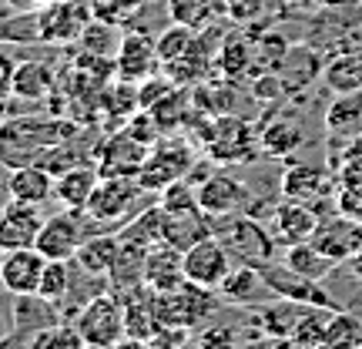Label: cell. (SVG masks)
<instances>
[{
    "mask_svg": "<svg viewBox=\"0 0 362 349\" xmlns=\"http://www.w3.org/2000/svg\"><path fill=\"white\" fill-rule=\"evenodd\" d=\"M151 306H155V316L161 326L194 329V326H202L205 319L215 316V309L221 306V296L215 289H205V285L185 279L168 292H155L151 289Z\"/></svg>",
    "mask_w": 362,
    "mask_h": 349,
    "instance_id": "cell-1",
    "label": "cell"
},
{
    "mask_svg": "<svg viewBox=\"0 0 362 349\" xmlns=\"http://www.w3.org/2000/svg\"><path fill=\"white\" fill-rule=\"evenodd\" d=\"M211 235H218L225 248L232 252L235 262H252V265H265L272 262L275 242L272 235L259 225L255 215L248 212H232V215H215L211 219Z\"/></svg>",
    "mask_w": 362,
    "mask_h": 349,
    "instance_id": "cell-2",
    "label": "cell"
},
{
    "mask_svg": "<svg viewBox=\"0 0 362 349\" xmlns=\"http://www.w3.org/2000/svg\"><path fill=\"white\" fill-rule=\"evenodd\" d=\"M84 346H117L124 343V306L115 292H98L74 316Z\"/></svg>",
    "mask_w": 362,
    "mask_h": 349,
    "instance_id": "cell-3",
    "label": "cell"
},
{
    "mask_svg": "<svg viewBox=\"0 0 362 349\" xmlns=\"http://www.w3.org/2000/svg\"><path fill=\"white\" fill-rule=\"evenodd\" d=\"M259 128L245 121V118H235V115H221L215 118V135L208 142V158L211 161H232V165H245L252 158L259 155Z\"/></svg>",
    "mask_w": 362,
    "mask_h": 349,
    "instance_id": "cell-4",
    "label": "cell"
},
{
    "mask_svg": "<svg viewBox=\"0 0 362 349\" xmlns=\"http://www.w3.org/2000/svg\"><path fill=\"white\" fill-rule=\"evenodd\" d=\"M88 215L78 208H61L57 215L44 219L40 235L34 248L44 259H74V252L81 248V242L88 239Z\"/></svg>",
    "mask_w": 362,
    "mask_h": 349,
    "instance_id": "cell-5",
    "label": "cell"
},
{
    "mask_svg": "<svg viewBox=\"0 0 362 349\" xmlns=\"http://www.w3.org/2000/svg\"><path fill=\"white\" fill-rule=\"evenodd\" d=\"M192 168H194L192 144L188 142H165V144H155V148H151L144 168L138 171V181H141L144 192L161 195L171 181H181Z\"/></svg>",
    "mask_w": 362,
    "mask_h": 349,
    "instance_id": "cell-6",
    "label": "cell"
},
{
    "mask_svg": "<svg viewBox=\"0 0 362 349\" xmlns=\"http://www.w3.org/2000/svg\"><path fill=\"white\" fill-rule=\"evenodd\" d=\"M141 195L144 188L138 178H101L94 195H90L88 208H84V215H88L90 225H98V222H121L131 215V208L138 205Z\"/></svg>",
    "mask_w": 362,
    "mask_h": 349,
    "instance_id": "cell-7",
    "label": "cell"
},
{
    "mask_svg": "<svg viewBox=\"0 0 362 349\" xmlns=\"http://www.w3.org/2000/svg\"><path fill=\"white\" fill-rule=\"evenodd\" d=\"M13 299V326L7 336H0V346H7V343H27L30 346V339L37 336L40 329H47L54 323H64V316L57 309V302L51 299L37 296V292H27V296H11Z\"/></svg>",
    "mask_w": 362,
    "mask_h": 349,
    "instance_id": "cell-8",
    "label": "cell"
},
{
    "mask_svg": "<svg viewBox=\"0 0 362 349\" xmlns=\"http://www.w3.org/2000/svg\"><path fill=\"white\" fill-rule=\"evenodd\" d=\"M232 252L225 248L218 235H205L202 242L185 248V279L205 285V289H218L221 279L232 272Z\"/></svg>",
    "mask_w": 362,
    "mask_h": 349,
    "instance_id": "cell-9",
    "label": "cell"
},
{
    "mask_svg": "<svg viewBox=\"0 0 362 349\" xmlns=\"http://www.w3.org/2000/svg\"><path fill=\"white\" fill-rule=\"evenodd\" d=\"M151 155V148L141 144L138 138H131L128 131L121 128L117 135H111L107 142L98 148V171L101 178H138V171L144 168V161Z\"/></svg>",
    "mask_w": 362,
    "mask_h": 349,
    "instance_id": "cell-10",
    "label": "cell"
},
{
    "mask_svg": "<svg viewBox=\"0 0 362 349\" xmlns=\"http://www.w3.org/2000/svg\"><path fill=\"white\" fill-rule=\"evenodd\" d=\"M312 246L325 252L332 262H349L362 248V222L349 219V215H332V219H319L315 232L309 239Z\"/></svg>",
    "mask_w": 362,
    "mask_h": 349,
    "instance_id": "cell-11",
    "label": "cell"
},
{
    "mask_svg": "<svg viewBox=\"0 0 362 349\" xmlns=\"http://www.w3.org/2000/svg\"><path fill=\"white\" fill-rule=\"evenodd\" d=\"M198 205L205 208L208 215H232V212H248L252 208V192L245 188V181L232 178V175H208L205 181L194 185Z\"/></svg>",
    "mask_w": 362,
    "mask_h": 349,
    "instance_id": "cell-12",
    "label": "cell"
},
{
    "mask_svg": "<svg viewBox=\"0 0 362 349\" xmlns=\"http://www.w3.org/2000/svg\"><path fill=\"white\" fill-rule=\"evenodd\" d=\"M44 215L40 205H27V202H7L0 205V248L11 252V248H30L37 242Z\"/></svg>",
    "mask_w": 362,
    "mask_h": 349,
    "instance_id": "cell-13",
    "label": "cell"
},
{
    "mask_svg": "<svg viewBox=\"0 0 362 349\" xmlns=\"http://www.w3.org/2000/svg\"><path fill=\"white\" fill-rule=\"evenodd\" d=\"M161 205V202H158ZM161 242H168L175 248H192L194 242H202L205 235H211V215L202 205L188 208H161Z\"/></svg>",
    "mask_w": 362,
    "mask_h": 349,
    "instance_id": "cell-14",
    "label": "cell"
},
{
    "mask_svg": "<svg viewBox=\"0 0 362 349\" xmlns=\"http://www.w3.org/2000/svg\"><path fill=\"white\" fill-rule=\"evenodd\" d=\"M44 265L47 259L40 256L37 248H11V252H4V289H7V296H27V292H37L40 285V275H44Z\"/></svg>",
    "mask_w": 362,
    "mask_h": 349,
    "instance_id": "cell-15",
    "label": "cell"
},
{
    "mask_svg": "<svg viewBox=\"0 0 362 349\" xmlns=\"http://www.w3.org/2000/svg\"><path fill=\"white\" fill-rule=\"evenodd\" d=\"M215 292L221 296V302H232V306H252V302L275 296L269 289V282H265L262 269L252 265V262H235L232 272L221 279V285Z\"/></svg>",
    "mask_w": 362,
    "mask_h": 349,
    "instance_id": "cell-16",
    "label": "cell"
},
{
    "mask_svg": "<svg viewBox=\"0 0 362 349\" xmlns=\"http://www.w3.org/2000/svg\"><path fill=\"white\" fill-rule=\"evenodd\" d=\"M158 67H161V61H158L155 44L144 34H124L121 47H117V61H115L117 78L138 84V81L158 74Z\"/></svg>",
    "mask_w": 362,
    "mask_h": 349,
    "instance_id": "cell-17",
    "label": "cell"
},
{
    "mask_svg": "<svg viewBox=\"0 0 362 349\" xmlns=\"http://www.w3.org/2000/svg\"><path fill=\"white\" fill-rule=\"evenodd\" d=\"M185 282V252L168 242H155L144 256V285L155 292H168Z\"/></svg>",
    "mask_w": 362,
    "mask_h": 349,
    "instance_id": "cell-18",
    "label": "cell"
},
{
    "mask_svg": "<svg viewBox=\"0 0 362 349\" xmlns=\"http://www.w3.org/2000/svg\"><path fill=\"white\" fill-rule=\"evenodd\" d=\"M98 181H101L98 165H90V161L71 165V168L54 175V198L61 202V208H78V212H84L90 202V195H94V188H98Z\"/></svg>",
    "mask_w": 362,
    "mask_h": 349,
    "instance_id": "cell-19",
    "label": "cell"
},
{
    "mask_svg": "<svg viewBox=\"0 0 362 349\" xmlns=\"http://www.w3.org/2000/svg\"><path fill=\"white\" fill-rule=\"evenodd\" d=\"M40 38L51 40V44H67V40H78L81 30L88 27V13H84V4H74V0H61V4H51L47 11L40 13Z\"/></svg>",
    "mask_w": 362,
    "mask_h": 349,
    "instance_id": "cell-20",
    "label": "cell"
},
{
    "mask_svg": "<svg viewBox=\"0 0 362 349\" xmlns=\"http://www.w3.org/2000/svg\"><path fill=\"white\" fill-rule=\"evenodd\" d=\"M11 198L27 205H44L54 198V171L40 161H27L11 168Z\"/></svg>",
    "mask_w": 362,
    "mask_h": 349,
    "instance_id": "cell-21",
    "label": "cell"
},
{
    "mask_svg": "<svg viewBox=\"0 0 362 349\" xmlns=\"http://www.w3.org/2000/svg\"><path fill=\"white\" fill-rule=\"evenodd\" d=\"M315 225H319V215H315L312 202L285 198L282 205H275V235L282 239L285 246H296V242L312 239Z\"/></svg>",
    "mask_w": 362,
    "mask_h": 349,
    "instance_id": "cell-22",
    "label": "cell"
},
{
    "mask_svg": "<svg viewBox=\"0 0 362 349\" xmlns=\"http://www.w3.org/2000/svg\"><path fill=\"white\" fill-rule=\"evenodd\" d=\"M325 135L336 142H356L362 135V91H349V94H336V101L325 111Z\"/></svg>",
    "mask_w": 362,
    "mask_h": 349,
    "instance_id": "cell-23",
    "label": "cell"
},
{
    "mask_svg": "<svg viewBox=\"0 0 362 349\" xmlns=\"http://www.w3.org/2000/svg\"><path fill=\"white\" fill-rule=\"evenodd\" d=\"M282 195L285 198H298V202H319L322 195H329V171L322 165L296 161L282 175Z\"/></svg>",
    "mask_w": 362,
    "mask_h": 349,
    "instance_id": "cell-24",
    "label": "cell"
},
{
    "mask_svg": "<svg viewBox=\"0 0 362 349\" xmlns=\"http://www.w3.org/2000/svg\"><path fill=\"white\" fill-rule=\"evenodd\" d=\"M117 252H121V239L117 235H88L81 248L74 252V262L81 269L94 272V275H107L115 269Z\"/></svg>",
    "mask_w": 362,
    "mask_h": 349,
    "instance_id": "cell-25",
    "label": "cell"
},
{
    "mask_svg": "<svg viewBox=\"0 0 362 349\" xmlns=\"http://www.w3.org/2000/svg\"><path fill=\"white\" fill-rule=\"evenodd\" d=\"M54 91V71L40 61H24L13 71V98L21 101H44Z\"/></svg>",
    "mask_w": 362,
    "mask_h": 349,
    "instance_id": "cell-26",
    "label": "cell"
},
{
    "mask_svg": "<svg viewBox=\"0 0 362 349\" xmlns=\"http://www.w3.org/2000/svg\"><path fill=\"white\" fill-rule=\"evenodd\" d=\"M332 265H336V262L329 259L325 252H319L309 239H305V242H296V246H285V269H292L296 275H302V279L322 282L325 275L332 272Z\"/></svg>",
    "mask_w": 362,
    "mask_h": 349,
    "instance_id": "cell-27",
    "label": "cell"
},
{
    "mask_svg": "<svg viewBox=\"0 0 362 349\" xmlns=\"http://www.w3.org/2000/svg\"><path fill=\"white\" fill-rule=\"evenodd\" d=\"M259 142H262V151L272 158H288L296 155V148H302V128L296 121H285V118H275L269 125L259 128Z\"/></svg>",
    "mask_w": 362,
    "mask_h": 349,
    "instance_id": "cell-28",
    "label": "cell"
},
{
    "mask_svg": "<svg viewBox=\"0 0 362 349\" xmlns=\"http://www.w3.org/2000/svg\"><path fill=\"white\" fill-rule=\"evenodd\" d=\"M208 67H211V61H208V51H205V40L194 34L192 47L181 54L178 61H171V64H165V71H168V78L175 81V84H202L208 74Z\"/></svg>",
    "mask_w": 362,
    "mask_h": 349,
    "instance_id": "cell-29",
    "label": "cell"
},
{
    "mask_svg": "<svg viewBox=\"0 0 362 349\" xmlns=\"http://www.w3.org/2000/svg\"><path fill=\"white\" fill-rule=\"evenodd\" d=\"M322 81L336 94L362 91V51L359 54H339L322 67Z\"/></svg>",
    "mask_w": 362,
    "mask_h": 349,
    "instance_id": "cell-30",
    "label": "cell"
},
{
    "mask_svg": "<svg viewBox=\"0 0 362 349\" xmlns=\"http://www.w3.org/2000/svg\"><path fill=\"white\" fill-rule=\"evenodd\" d=\"M332 312L336 309H329V306H305L302 316L296 319V329H292L288 343H296V346H322Z\"/></svg>",
    "mask_w": 362,
    "mask_h": 349,
    "instance_id": "cell-31",
    "label": "cell"
},
{
    "mask_svg": "<svg viewBox=\"0 0 362 349\" xmlns=\"http://www.w3.org/2000/svg\"><path fill=\"white\" fill-rule=\"evenodd\" d=\"M161 205H151L144 208L141 215H134V219L117 232L121 242H131V246H141V248H151L155 242H161Z\"/></svg>",
    "mask_w": 362,
    "mask_h": 349,
    "instance_id": "cell-32",
    "label": "cell"
},
{
    "mask_svg": "<svg viewBox=\"0 0 362 349\" xmlns=\"http://www.w3.org/2000/svg\"><path fill=\"white\" fill-rule=\"evenodd\" d=\"M305 302H292V299H279L275 306H265L259 312V323L269 336H279V339H288L292 329H296V319L302 316Z\"/></svg>",
    "mask_w": 362,
    "mask_h": 349,
    "instance_id": "cell-33",
    "label": "cell"
},
{
    "mask_svg": "<svg viewBox=\"0 0 362 349\" xmlns=\"http://www.w3.org/2000/svg\"><path fill=\"white\" fill-rule=\"evenodd\" d=\"M71 279H74V259H47L37 285V296L61 306L67 299V292H71Z\"/></svg>",
    "mask_w": 362,
    "mask_h": 349,
    "instance_id": "cell-34",
    "label": "cell"
},
{
    "mask_svg": "<svg viewBox=\"0 0 362 349\" xmlns=\"http://www.w3.org/2000/svg\"><path fill=\"white\" fill-rule=\"evenodd\" d=\"M188 94L181 88H175L171 94H165L158 104H151V108H144V111H151V118L158 121V128L161 131H175L181 128L185 121H188Z\"/></svg>",
    "mask_w": 362,
    "mask_h": 349,
    "instance_id": "cell-35",
    "label": "cell"
},
{
    "mask_svg": "<svg viewBox=\"0 0 362 349\" xmlns=\"http://www.w3.org/2000/svg\"><path fill=\"white\" fill-rule=\"evenodd\" d=\"M252 64V47L242 34H228L218 51V67L225 71V78H242Z\"/></svg>",
    "mask_w": 362,
    "mask_h": 349,
    "instance_id": "cell-36",
    "label": "cell"
},
{
    "mask_svg": "<svg viewBox=\"0 0 362 349\" xmlns=\"http://www.w3.org/2000/svg\"><path fill=\"white\" fill-rule=\"evenodd\" d=\"M168 13L175 24L202 30V27L211 24V17H215V4H211V0H168Z\"/></svg>",
    "mask_w": 362,
    "mask_h": 349,
    "instance_id": "cell-37",
    "label": "cell"
},
{
    "mask_svg": "<svg viewBox=\"0 0 362 349\" xmlns=\"http://www.w3.org/2000/svg\"><path fill=\"white\" fill-rule=\"evenodd\" d=\"M322 346H362V323L349 312H332Z\"/></svg>",
    "mask_w": 362,
    "mask_h": 349,
    "instance_id": "cell-38",
    "label": "cell"
},
{
    "mask_svg": "<svg viewBox=\"0 0 362 349\" xmlns=\"http://www.w3.org/2000/svg\"><path fill=\"white\" fill-rule=\"evenodd\" d=\"M192 40H194V30L192 27H185V24H171L161 38L155 40V51H158V61H161V67L171 64V61H178L181 54L192 47Z\"/></svg>",
    "mask_w": 362,
    "mask_h": 349,
    "instance_id": "cell-39",
    "label": "cell"
},
{
    "mask_svg": "<svg viewBox=\"0 0 362 349\" xmlns=\"http://www.w3.org/2000/svg\"><path fill=\"white\" fill-rule=\"evenodd\" d=\"M30 346H34V349H54V346H61V349H81V346H84V339H81L78 326L54 323V326H47V329H40L37 336L30 339Z\"/></svg>",
    "mask_w": 362,
    "mask_h": 349,
    "instance_id": "cell-40",
    "label": "cell"
},
{
    "mask_svg": "<svg viewBox=\"0 0 362 349\" xmlns=\"http://www.w3.org/2000/svg\"><path fill=\"white\" fill-rule=\"evenodd\" d=\"M124 131H128L131 138H138L141 144H148V148H155L158 138H161V128H158V121L151 118V111H134V115L124 121Z\"/></svg>",
    "mask_w": 362,
    "mask_h": 349,
    "instance_id": "cell-41",
    "label": "cell"
},
{
    "mask_svg": "<svg viewBox=\"0 0 362 349\" xmlns=\"http://www.w3.org/2000/svg\"><path fill=\"white\" fill-rule=\"evenodd\" d=\"M148 0H94V17L98 21H107V24H117L131 17L134 11H141Z\"/></svg>",
    "mask_w": 362,
    "mask_h": 349,
    "instance_id": "cell-42",
    "label": "cell"
},
{
    "mask_svg": "<svg viewBox=\"0 0 362 349\" xmlns=\"http://www.w3.org/2000/svg\"><path fill=\"white\" fill-rule=\"evenodd\" d=\"M175 88H178V84H175L168 74H151V78L138 81V104H141V108H151V104H158Z\"/></svg>",
    "mask_w": 362,
    "mask_h": 349,
    "instance_id": "cell-43",
    "label": "cell"
},
{
    "mask_svg": "<svg viewBox=\"0 0 362 349\" xmlns=\"http://www.w3.org/2000/svg\"><path fill=\"white\" fill-rule=\"evenodd\" d=\"M115 34V27L107 24V21H98V24H88L81 30V44L88 47L90 54H101V57H111V47H107V40Z\"/></svg>",
    "mask_w": 362,
    "mask_h": 349,
    "instance_id": "cell-44",
    "label": "cell"
},
{
    "mask_svg": "<svg viewBox=\"0 0 362 349\" xmlns=\"http://www.w3.org/2000/svg\"><path fill=\"white\" fill-rule=\"evenodd\" d=\"M336 205H339V212H342V215H349V219L362 222V178L359 181H342Z\"/></svg>",
    "mask_w": 362,
    "mask_h": 349,
    "instance_id": "cell-45",
    "label": "cell"
},
{
    "mask_svg": "<svg viewBox=\"0 0 362 349\" xmlns=\"http://www.w3.org/2000/svg\"><path fill=\"white\" fill-rule=\"evenodd\" d=\"M13 71H17L13 57H7V54L0 51V101L13 98Z\"/></svg>",
    "mask_w": 362,
    "mask_h": 349,
    "instance_id": "cell-46",
    "label": "cell"
},
{
    "mask_svg": "<svg viewBox=\"0 0 362 349\" xmlns=\"http://www.w3.org/2000/svg\"><path fill=\"white\" fill-rule=\"evenodd\" d=\"M285 91L282 78H275V74H262L259 81H255V98H279Z\"/></svg>",
    "mask_w": 362,
    "mask_h": 349,
    "instance_id": "cell-47",
    "label": "cell"
},
{
    "mask_svg": "<svg viewBox=\"0 0 362 349\" xmlns=\"http://www.w3.org/2000/svg\"><path fill=\"white\" fill-rule=\"evenodd\" d=\"M11 202V165L0 161V205Z\"/></svg>",
    "mask_w": 362,
    "mask_h": 349,
    "instance_id": "cell-48",
    "label": "cell"
},
{
    "mask_svg": "<svg viewBox=\"0 0 362 349\" xmlns=\"http://www.w3.org/2000/svg\"><path fill=\"white\" fill-rule=\"evenodd\" d=\"M202 343H205V346H211V343H232V333H205Z\"/></svg>",
    "mask_w": 362,
    "mask_h": 349,
    "instance_id": "cell-49",
    "label": "cell"
},
{
    "mask_svg": "<svg viewBox=\"0 0 362 349\" xmlns=\"http://www.w3.org/2000/svg\"><path fill=\"white\" fill-rule=\"evenodd\" d=\"M7 4H11L13 11H34V7H40V0H7Z\"/></svg>",
    "mask_w": 362,
    "mask_h": 349,
    "instance_id": "cell-50",
    "label": "cell"
},
{
    "mask_svg": "<svg viewBox=\"0 0 362 349\" xmlns=\"http://www.w3.org/2000/svg\"><path fill=\"white\" fill-rule=\"evenodd\" d=\"M346 158H356V161H362V135L356 138V142H352V148L346 151Z\"/></svg>",
    "mask_w": 362,
    "mask_h": 349,
    "instance_id": "cell-51",
    "label": "cell"
},
{
    "mask_svg": "<svg viewBox=\"0 0 362 349\" xmlns=\"http://www.w3.org/2000/svg\"><path fill=\"white\" fill-rule=\"evenodd\" d=\"M349 265H352V272H356V275H362V248L349 259Z\"/></svg>",
    "mask_w": 362,
    "mask_h": 349,
    "instance_id": "cell-52",
    "label": "cell"
},
{
    "mask_svg": "<svg viewBox=\"0 0 362 349\" xmlns=\"http://www.w3.org/2000/svg\"><path fill=\"white\" fill-rule=\"evenodd\" d=\"M0 269H4V248H0ZM0 292H7V289H4V275H0ZM4 299V296H0Z\"/></svg>",
    "mask_w": 362,
    "mask_h": 349,
    "instance_id": "cell-53",
    "label": "cell"
},
{
    "mask_svg": "<svg viewBox=\"0 0 362 349\" xmlns=\"http://www.w3.org/2000/svg\"><path fill=\"white\" fill-rule=\"evenodd\" d=\"M0 125H4V118H0Z\"/></svg>",
    "mask_w": 362,
    "mask_h": 349,
    "instance_id": "cell-54",
    "label": "cell"
},
{
    "mask_svg": "<svg viewBox=\"0 0 362 349\" xmlns=\"http://www.w3.org/2000/svg\"><path fill=\"white\" fill-rule=\"evenodd\" d=\"M332 4H339V0H332Z\"/></svg>",
    "mask_w": 362,
    "mask_h": 349,
    "instance_id": "cell-55",
    "label": "cell"
}]
</instances>
